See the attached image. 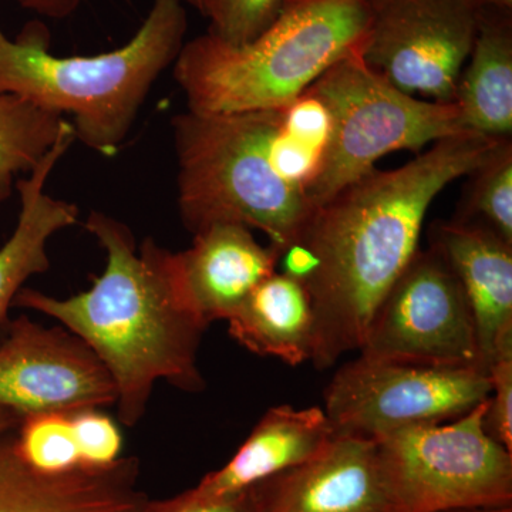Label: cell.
Returning <instances> with one entry per match:
<instances>
[{
	"mask_svg": "<svg viewBox=\"0 0 512 512\" xmlns=\"http://www.w3.org/2000/svg\"><path fill=\"white\" fill-rule=\"evenodd\" d=\"M447 512H512L510 507H497V508H471V510H454Z\"/></svg>",
	"mask_w": 512,
	"mask_h": 512,
	"instance_id": "cell-31",
	"label": "cell"
},
{
	"mask_svg": "<svg viewBox=\"0 0 512 512\" xmlns=\"http://www.w3.org/2000/svg\"><path fill=\"white\" fill-rule=\"evenodd\" d=\"M369 2H370V0H369Z\"/></svg>",
	"mask_w": 512,
	"mask_h": 512,
	"instance_id": "cell-32",
	"label": "cell"
},
{
	"mask_svg": "<svg viewBox=\"0 0 512 512\" xmlns=\"http://www.w3.org/2000/svg\"><path fill=\"white\" fill-rule=\"evenodd\" d=\"M503 138L466 131L410 163L373 170L315 208L296 244L315 261L302 281L315 313L313 365L328 369L360 350L377 306L416 252L427 211L473 173Z\"/></svg>",
	"mask_w": 512,
	"mask_h": 512,
	"instance_id": "cell-1",
	"label": "cell"
},
{
	"mask_svg": "<svg viewBox=\"0 0 512 512\" xmlns=\"http://www.w3.org/2000/svg\"><path fill=\"white\" fill-rule=\"evenodd\" d=\"M20 457L33 470L62 474L80 467L72 414L42 413L23 417L16 429Z\"/></svg>",
	"mask_w": 512,
	"mask_h": 512,
	"instance_id": "cell-22",
	"label": "cell"
},
{
	"mask_svg": "<svg viewBox=\"0 0 512 512\" xmlns=\"http://www.w3.org/2000/svg\"><path fill=\"white\" fill-rule=\"evenodd\" d=\"M70 126L53 111L0 94V204L12 195L19 175L32 173Z\"/></svg>",
	"mask_w": 512,
	"mask_h": 512,
	"instance_id": "cell-20",
	"label": "cell"
},
{
	"mask_svg": "<svg viewBox=\"0 0 512 512\" xmlns=\"http://www.w3.org/2000/svg\"><path fill=\"white\" fill-rule=\"evenodd\" d=\"M487 400L457 419L373 440L387 512L510 507L512 453L485 430Z\"/></svg>",
	"mask_w": 512,
	"mask_h": 512,
	"instance_id": "cell-7",
	"label": "cell"
},
{
	"mask_svg": "<svg viewBox=\"0 0 512 512\" xmlns=\"http://www.w3.org/2000/svg\"><path fill=\"white\" fill-rule=\"evenodd\" d=\"M359 352L386 362L485 369L466 293L436 249L413 256L377 306Z\"/></svg>",
	"mask_w": 512,
	"mask_h": 512,
	"instance_id": "cell-9",
	"label": "cell"
},
{
	"mask_svg": "<svg viewBox=\"0 0 512 512\" xmlns=\"http://www.w3.org/2000/svg\"><path fill=\"white\" fill-rule=\"evenodd\" d=\"M370 22L369 0H284L275 22L247 45L208 32L185 42L174 79L194 113L279 109L365 49Z\"/></svg>",
	"mask_w": 512,
	"mask_h": 512,
	"instance_id": "cell-5",
	"label": "cell"
},
{
	"mask_svg": "<svg viewBox=\"0 0 512 512\" xmlns=\"http://www.w3.org/2000/svg\"><path fill=\"white\" fill-rule=\"evenodd\" d=\"M282 5L284 0H211L207 32L228 45H247L275 22Z\"/></svg>",
	"mask_w": 512,
	"mask_h": 512,
	"instance_id": "cell-23",
	"label": "cell"
},
{
	"mask_svg": "<svg viewBox=\"0 0 512 512\" xmlns=\"http://www.w3.org/2000/svg\"><path fill=\"white\" fill-rule=\"evenodd\" d=\"M483 367H433L360 355L340 367L325 393L335 436L376 440L419 424L457 419L488 399Z\"/></svg>",
	"mask_w": 512,
	"mask_h": 512,
	"instance_id": "cell-8",
	"label": "cell"
},
{
	"mask_svg": "<svg viewBox=\"0 0 512 512\" xmlns=\"http://www.w3.org/2000/svg\"><path fill=\"white\" fill-rule=\"evenodd\" d=\"M84 228L106 254L92 288L64 299L23 288L13 306L56 319L93 350L113 380L119 420L133 427L160 380L204 389L197 357L210 325L188 298L177 252L153 238L138 247L131 229L104 212H90Z\"/></svg>",
	"mask_w": 512,
	"mask_h": 512,
	"instance_id": "cell-2",
	"label": "cell"
},
{
	"mask_svg": "<svg viewBox=\"0 0 512 512\" xmlns=\"http://www.w3.org/2000/svg\"><path fill=\"white\" fill-rule=\"evenodd\" d=\"M227 322L232 339L255 355L275 357L289 366L312 360L315 313L301 279L274 272Z\"/></svg>",
	"mask_w": 512,
	"mask_h": 512,
	"instance_id": "cell-18",
	"label": "cell"
},
{
	"mask_svg": "<svg viewBox=\"0 0 512 512\" xmlns=\"http://www.w3.org/2000/svg\"><path fill=\"white\" fill-rule=\"evenodd\" d=\"M23 9L35 12L43 18L66 19L79 8L82 0H18Z\"/></svg>",
	"mask_w": 512,
	"mask_h": 512,
	"instance_id": "cell-27",
	"label": "cell"
},
{
	"mask_svg": "<svg viewBox=\"0 0 512 512\" xmlns=\"http://www.w3.org/2000/svg\"><path fill=\"white\" fill-rule=\"evenodd\" d=\"M181 0H153L136 35L119 49L93 56H57L40 22L15 39L0 26V94H13L64 117L76 140L113 157L127 140L158 77L173 67L185 43Z\"/></svg>",
	"mask_w": 512,
	"mask_h": 512,
	"instance_id": "cell-3",
	"label": "cell"
},
{
	"mask_svg": "<svg viewBox=\"0 0 512 512\" xmlns=\"http://www.w3.org/2000/svg\"><path fill=\"white\" fill-rule=\"evenodd\" d=\"M488 376L491 392L484 427L497 443L512 453V356L494 362L488 367Z\"/></svg>",
	"mask_w": 512,
	"mask_h": 512,
	"instance_id": "cell-25",
	"label": "cell"
},
{
	"mask_svg": "<svg viewBox=\"0 0 512 512\" xmlns=\"http://www.w3.org/2000/svg\"><path fill=\"white\" fill-rule=\"evenodd\" d=\"M178 210L188 231L214 224L258 229L284 254L315 211L295 170L281 107L173 119Z\"/></svg>",
	"mask_w": 512,
	"mask_h": 512,
	"instance_id": "cell-4",
	"label": "cell"
},
{
	"mask_svg": "<svg viewBox=\"0 0 512 512\" xmlns=\"http://www.w3.org/2000/svg\"><path fill=\"white\" fill-rule=\"evenodd\" d=\"M114 403L113 380L82 339L26 316L10 320L0 339V407L26 417Z\"/></svg>",
	"mask_w": 512,
	"mask_h": 512,
	"instance_id": "cell-11",
	"label": "cell"
},
{
	"mask_svg": "<svg viewBox=\"0 0 512 512\" xmlns=\"http://www.w3.org/2000/svg\"><path fill=\"white\" fill-rule=\"evenodd\" d=\"M468 59L453 101L467 130L487 137H511L512 10L481 8Z\"/></svg>",
	"mask_w": 512,
	"mask_h": 512,
	"instance_id": "cell-19",
	"label": "cell"
},
{
	"mask_svg": "<svg viewBox=\"0 0 512 512\" xmlns=\"http://www.w3.org/2000/svg\"><path fill=\"white\" fill-rule=\"evenodd\" d=\"M430 247L450 265L476 323L481 365L512 356V244L477 221H436Z\"/></svg>",
	"mask_w": 512,
	"mask_h": 512,
	"instance_id": "cell-12",
	"label": "cell"
},
{
	"mask_svg": "<svg viewBox=\"0 0 512 512\" xmlns=\"http://www.w3.org/2000/svg\"><path fill=\"white\" fill-rule=\"evenodd\" d=\"M137 458L43 474L20 457L16 430L0 434V512H148Z\"/></svg>",
	"mask_w": 512,
	"mask_h": 512,
	"instance_id": "cell-13",
	"label": "cell"
},
{
	"mask_svg": "<svg viewBox=\"0 0 512 512\" xmlns=\"http://www.w3.org/2000/svg\"><path fill=\"white\" fill-rule=\"evenodd\" d=\"M148 512H251V495L248 490L227 497H211L191 488L170 500H153Z\"/></svg>",
	"mask_w": 512,
	"mask_h": 512,
	"instance_id": "cell-26",
	"label": "cell"
},
{
	"mask_svg": "<svg viewBox=\"0 0 512 512\" xmlns=\"http://www.w3.org/2000/svg\"><path fill=\"white\" fill-rule=\"evenodd\" d=\"M177 255L188 298L208 325L231 318L256 286L276 272L282 256L239 224L201 229L191 247Z\"/></svg>",
	"mask_w": 512,
	"mask_h": 512,
	"instance_id": "cell-15",
	"label": "cell"
},
{
	"mask_svg": "<svg viewBox=\"0 0 512 512\" xmlns=\"http://www.w3.org/2000/svg\"><path fill=\"white\" fill-rule=\"evenodd\" d=\"M80 467H109L120 460L123 437L119 427L99 409L72 414Z\"/></svg>",
	"mask_w": 512,
	"mask_h": 512,
	"instance_id": "cell-24",
	"label": "cell"
},
{
	"mask_svg": "<svg viewBox=\"0 0 512 512\" xmlns=\"http://www.w3.org/2000/svg\"><path fill=\"white\" fill-rule=\"evenodd\" d=\"M481 8L512 10V0H477Z\"/></svg>",
	"mask_w": 512,
	"mask_h": 512,
	"instance_id": "cell-29",
	"label": "cell"
},
{
	"mask_svg": "<svg viewBox=\"0 0 512 512\" xmlns=\"http://www.w3.org/2000/svg\"><path fill=\"white\" fill-rule=\"evenodd\" d=\"M184 5L191 6L192 9L200 12L202 16L207 18L208 8H210L211 0H181Z\"/></svg>",
	"mask_w": 512,
	"mask_h": 512,
	"instance_id": "cell-30",
	"label": "cell"
},
{
	"mask_svg": "<svg viewBox=\"0 0 512 512\" xmlns=\"http://www.w3.org/2000/svg\"><path fill=\"white\" fill-rule=\"evenodd\" d=\"M23 420L22 416L12 410L0 407V434L9 433L18 429L20 421Z\"/></svg>",
	"mask_w": 512,
	"mask_h": 512,
	"instance_id": "cell-28",
	"label": "cell"
},
{
	"mask_svg": "<svg viewBox=\"0 0 512 512\" xmlns=\"http://www.w3.org/2000/svg\"><path fill=\"white\" fill-rule=\"evenodd\" d=\"M309 89L333 121L325 164L311 191L313 208L375 170L394 151H419L466 133L456 103L424 101L393 86L356 50L329 67Z\"/></svg>",
	"mask_w": 512,
	"mask_h": 512,
	"instance_id": "cell-6",
	"label": "cell"
},
{
	"mask_svg": "<svg viewBox=\"0 0 512 512\" xmlns=\"http://www.w3.org/2000/svg\"><path fill=\"white\" fill-rule=\"evenodd\" d=\"M461 220L477 221L512 244V141L503 138L467 175Z\"/></svg>",
	"mask_w": 512,
	"mask_h": 512,
	"instance_id": "cell-21",
	"label": "cell"
},
{
	"mask_svg": "<svg viewBox=\"0 0 512 512\" xmlns=\"http://www.w3.org/2000/svg\"><path fill=\"white\" fill-rule=\"evenodd\" d=\"M363 57L410 96L453 103L480 25L477 0H370Z\"/></svg>",
	"mask_w": 512,
	"mask_h": 512,
	"instance_id": "cell-10",
	"label": "cell"
},
{
	"mask_svg": "<svg viewBox=\"0 0 512 512\" xmlns=\"http://www.w3.org/2000/svg\"><path fill=\"white\" fill-rule=\"evenodd\" d=\"M74 141L76 134L70 126L32 173L16 181L20 197L19 220L13 234L0 247V339L8 329L9 309L20 289L25 288L32 276L49 271L47 245L50 239L79 222L76 204L46 192L47 180Z\"/></svg>",
	"mask_w": 512,
	"mask_h": 512,
	"instance_id": "cell-17",
	"label": "cell"
},
{
	"mask_svg": "<svg viewBox=\"0 0 512 512\" xmlns=\"http://www.w3.org/2000/svg\"><path fill=\"white\" fill-rule=\"evenodd\" d=\"M251 512H387L375 443L335 436L312 460L256 484Z\"/></svg>",
	"mask_w": 512,
	"mask_h": 512,
	"instance_id": "cell-14",
	"label": "cell"
},
{
	"mask_svg": "<svg viewBox=\"0 0 512 512\" xmlns=\"http://www.w3.org/2000/svg\"><path fill=\"white\" fill-rule=\"evenodd\" d=\"M333 437L335 431L322 407H272L234 457L194 488L211 497L245 493L268 478L312 460Z\"/></svg>",
	"mask_w": 512,
	"mask_h": 512,
	"instance_id": "cell-16",
	"label": "cell"
}]
</instances>
